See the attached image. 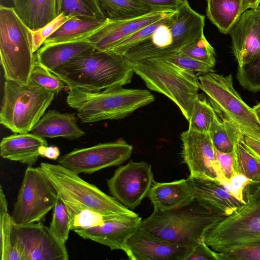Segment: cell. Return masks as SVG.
Instances as JSON below:
<instances>
[{
	"label": "cell",
	"mask_w": 260,
	"mask_h": 260,
	"mask_svg": "<svg viewBox=\"0 0 260 260\" xmlns=\"http://www.w3.org/2000/svg\"><path fill=\"white\" fill-rule=\"evenodd\" d=\"M50 72L68 88L90 92L130 83L135 73L131 62L125 56L96 49Z\"/></svg>",
	"instance_id": "obj_1"
},
{
	"label": "cell",
	"mask_w": 260,
	"mask_h": 260,
	"mask_svg": "<svg viewBox=\"0 0 260 260\" xmlns=\"http://www.w3.org/2000/svg\"><path fill=\"white\" fill-rule=\"evenodd\" d=\"M244 203L213 223L203 240L213 251L224 253L260 245V180L249 181L243 190Z\"/></svg>",
	"instance_id": "obj_2"
},
{
	"label": "cell",
	"mask_w": 260,
	"mask_h": 260,
	"mask_svg": "<svg viewBox=\"0 0 260 260\" xmlns=\"http://www.w3.org/2000/svg\"><path fill=\"white\" fill-rule=\"evenodd\" d=\"M224 217L210 212L194 200L177 209L154 210L142 220L140 228L164 241L193 248L203 239L209 227Z\"/></svg>",
	"instance_id": "obj_3"
},
{
	"label": "cell",
	"mask_w": 260,
	"mask_h": 260,
	"mask_svg": "<svg viewBox=\"0 0 260 260\" xmlns=\"http://www.w3.org/2000/svg\"><path fill=\"white\" fill-rule=\"evenodd\" d=\"M154 101L147 90L116 86L98 92L69 88L67 104L83 123L123 118Z\"/></svg>",
	"instance_id": "obj_4"
},
{
	"label": "cell",
	"mask_w": 260,
	"mask_h": 260,
	"mask_svg": "<svg viewBox=\"0 0 260 260\" xmlns=\"http://www.w3.org/2000/svg\"><path fill=\"white\" fill-rule=\"evenodd\" d=\"M131 63L146 86L172 100L188 121L200 88L195 73L160 58Z\"/></svg>",
	"instance_id": "obj_5"
},
{
	"label": "cell",
	"mask_w": 260,
	"mask_h": 260,
	"mask_svg": "<svg viewBox=\"0 0 260 260\" xmlns=\"http://www.w3.org/2000/svg\"><path fill=\"white\" fill-rule=\"evenodd\" d=\"M0 57L4 77L22 84L30 82L36 60L30 29L14 7L0 6Z\"/></svg>",
	"instance_id": "obj_6"
},
{
	"label": "cell",
	"mask_w": 260,
	"mask_h": 260,
	"mask_svg": "<svg viewBox=\"0 0 260 260\" xmlns=\"http://www.w3.org/2000/svg\"><path fill=\"white\" fill-rule=\"evenodd\" d=\"M55 94L30 81L22 84L6 80L0 111L1 124L14 133L31 132Z\"/></svg>",
	"instance_id": "obj_7"
},
{
	"label": "cell",
	"mask_w": 260,
	"mask_h": 260,
	"mask_svg": "<svg viewBox=\"0 0 260 260\" xmlns=\"http://www.w3.org/2000/svg\"><path fill=\"white\" fill-rule=\"evenodd\" d=\"M198 78L199 88L221 118L232 122L244 136L260 140V122L235 89L232 74L224 76L213 72Z\"/></svg>",
	"instance_id": "obj_8"
},
{
	"label": "cell",
	"mask_w": 260,
	"mask_h": 260,
	"mask_svg": "<svg viewBox=\"0 0 260 260\" xmlns=\"http://www.w3.org/2000/svg\"><path fill=\"white\" fill-rule=\"evenodd\" d=\"M39 167L54 185L62 200L105 215L137 214L114 197L83 180L78 174L59 164L42 162Z\"/></svg>",
	"instance_id": "obj_9"
},
{
	"label": "cell",
	"mask_w": 260,
	"mask_h": 260,
	"mask_svg": "<svg viewBox=\"0 0 260 260\" xmlns=\"http://www.w3.org/2000/svg\"><path fill=\"white\" fill-rule=\"evenodd\" d=\"M58 197L56 188L40 168L28 166L14 205L13 222L24 225L40 221L54 207Z\"/></svg>",
	"instance_id": "obj_10"
},
{
	"label": "cell",
	"mask_w": 260,
	"mask_h": 260,
	"mask_svg": "<svg viewBox=\"0 0 260 260\" xmlns=\"http://www.w3.org/2000/svg\"><path fill=\"white\" fill-rule=\"evenodd\" d=\"M11 242L22 260H68L65 244L41 221L24 225L13 222Z\"/></svg>",
	"instance_id": "obj_11"
},
{
	"label": "cell",
	"mask_w": 260,
	"mask_h": 260,
	"mask_svg": "<svg viewBox=\"0 0 260 260\" xmlns=\"http://www.w3.org/2000/svg\"><path fill=\"white\" fill-rule=\"evenodd\" d=\"M133 149L132 145L120 139L87 148L75 149L60 156L57 162L78 174H91L106 168L121 165L131 157Z\"/></svg>",
	"instance_id": "obj_12"
},
{
	"label": "cell",
	"mask_w": 260,
	"mask_h": 260,
	"mask_svg": "<svg viewBox=\"0 0 260 260\" xmlns=\"http://www.w3.org/2000/svg\"><path fill=\"white\" fill-rule=\"evenodd\" d=\"M154 181L150 164L131 160L115 170L107 184L113 197L134 210L147 197Z\"/></svg>",
	"instance_id": "obj_13"
},
{
	"label": "cell",
	"mask_w": 260,
	"mask_h": 260,
	"mask_svg": "<svg viewBox=\"0 0 260 260\" xmlns=\"http://www.w3.org/2000/svg\"><path fill=\"white\" fill-rule=\"evenodd\" d=\"M181 156L190 176L216 180L221 184L229 180L218 164L215 148L209 133L188 128L181 134Z\"/></svg>",
	"instance_id": "obj_14"
},
{
	"label": "cell",
	"mask_w": 260,
	"mask_h": 260,
	"mask_svg": "<svg viewBox=\"0 0 260 260\" xmlns=\"http://www.w3.org/2000/svg\"><path fill=\"white\" fill-rule=\"evenodd\" d=\"M238 68L253 63L260 50V5L244 11L230 29Z\"/></svg>",
	"instance_id": "obj_15"
},
{
	"label": "cell",
	"mask_w": 260,
	"mask_h": 260,
	"mask_svg": "<svg viewBox=\"0 0 260 260\" xmlns=\"http://www.w3.org/2000/svg\"><path fill=\"white\" fill-rule=\"evenodd\" d=\"M177 11L155 10L133 18L117 20L108 19L102 27L86 40L98 50L109 51L122 40L147 25L174 15Z\"/></svg>",
	"instance_id": "obj_16"
},
{
	"label": "cell",
	"mask_w": 260,
	"mask_h": 260,
	"mask_svg": "<svg viewBox=\"0 0 260 260\" xmlns=\"http://www.w3.org/2000/svg\"><path fill=\"white\" fill-rule=\"evenodd\" d=\"M193 249L159 239L140 227L127 240L124 252L131 260H185Z\"/></svg>",
	"instance_id": "obj_17"
},
{
	"label": "cell",
	"mask_w": 260,
	"mask_h": 260,
	"mask_svg": "<svg viewBox=\"0 0 260 260\" xmlns=\"http://www.w3.org/2000/svg\"><path fill=\"white\" fill-rule=\"evenodd\" d=\"M142 218L135 215H116L103 224L75 231L85 239L124 251L128 239L140 227Z\"/></svg>",
	"instance_id": "obj_18"
},
{
	"label": "cell",
	"mask_w": 260,
	"mask_h": 260,
	"mask_svg": "<svg viewBox=\"0 0 260 260\" xmlns=\"http://www.w3.org/2000/svg\"><path fill=\"white\" fill-rule=\"evenodd\" d=\"M187 179L194 199L212 213L227 216L244 203L217 180L190 176Z\"/></svg>",
	"instance_id": "obj_19"
},
{
	"label": "cell",
	"mask_w": 260,
	"mask_h": 260,
	"mask_svg": "<svg viewBox=\"0 0 260 260\" xmlns=\"http://www.w3.org/2000/svg\"><path fill=\"white\" fill-rule=\"evenodd\" d=\"M147 197L154 210L160 211L177 209L195 200L187 179L170 182L154 181Z\"/></svg>",
	"instance_id": "obj_20"
},
{
	"label": "cell",
	"mask_w": 260,
	"mask_h": 260,
	"mask_svg": "<svg viewBox=\"0 0 260 260\" xmlns=\"http://www.w3.org/2000/svg\"><path fill=\"white\" fill-rule=\"evenodd\" d=\"M177 12L175 21L170 26L174 52L204 35L205 17L193 10L187 0Z\"/></svg>",
	"instance_id": "obj_21"
},
{
	"label": "cell",
	"mask_w": 260,
	"mask_h": 260,
	"mask_svg": "<svg viewBox=\"0 0 260 260\" xmlns=\"http://www.w3.org/2000/svg\"><path fill=\"white\" fill-rule=\"evenodd\" d=\"M43 146H48L43 137L32 133H15L3 138L0 154L4 158L32 166L40 156L39 150Z\"/></svg>",
	"instance_id": "obj_22"
},
{
	"label": "cell",
	"mask_w": 260,
	"mask_h": 260,
	"mask_svg": "<svg viewBox=\"0 0 260 260\" xmlns=\"http://www.w3.org/2000/svg\"><path fill=\"white\" fill-rule=\"evenodd\" d=\"M95 49L87 40L44 44L35 54L36 62L51 71L75 57L93 51Z\"/></svg>",
	"instance_id": "obj_23"
},
{
	"label": "cell",
	"mask_w": 260,
	"mask_h": 260,
	"mask_svg": "<svg viewBox=\"0 0 260 260\" xmlns=\"http://www.w3.org/2000/svg\"><path fill=\"white\" fill-rule=\"evenodd\" d=\"M77 122L75 114L49 110L32 127L31 132L43 138L62 137L73 140L85 134Z\"/></svg>",
	"instance_id": "obj_24"
},
{
	"label": "cell",
	"mask_w": 260,
	"mask_h": 260,
	"mask_svg": "<svg viewBox=\"0 0 260 260\" xmlns=\"http://www.w3.org/2000/svg\"><path fill=\"white\" fill-rule=\"evenodd\" d=\"M108 19L84 15L74 16L47 38L43 45L86 40L102 27Z\"/></svg>",
	"instance_id": "obj_25"
},
{
	"label": "cell",
	"mask_w": 260,
	"mask_h": 260,
	"mask_svg": "<svg viewBox=\"0 0 260 260\" xmlns=\"http://www.w3.org/2000/svg\"><path fill=\"white\" fill-rule=\"evenodd\" d=\"M14 9L27 27L38 30L57 17L56 0H13Z\"/></svg>",
	"instance_id": "obj_26"
},
{
	"label": "cell",
	"mask_w": 260,
	"mask_h": 260,
	"mask_svg": "<svg viewBox=\"0 0 260 260\" xmlns=\"http://www.w3.org/2000/svg\"><path fill=\"white\" fill-rule=\"evenodd\" d=\"M206 16L224 35L236 22L242 12L241 0H206Z\"/></svg>",
	"instance_id": "obj_27"
},
{
	"label": "cell",
	"mask_w": 260,
	"mask_h": 260,
	"mask_svg": "<svg viewBox=\"0 0 260 260\" xmlns=\"http://www.w3.org/2000/svg\"><path fill=\"white\" fill-rule=\"evenodd\" d=\"M106 17L123 20L145 15L155 10L136 0H97Z\"/></svg>",
	"instance_id": "obj_28"
},
{
	"label": "cell",
	"mask_w": 260,
	"mask_h": 260,
	"mask_svg": "<svg viewBox=\"0 0 260 260\" xmlns=\"http://www.w3.org/2000/svg\"><path fill=\"white\" fill-rule=\"evenodd\" d=\"M215 148L223 152L233 151L243 137L240 129L232 122L224 119L215 120L209 132Z\"/></svg>",
	"instance_id": "obj_29"
},
{
	"label": "cell",
	"mask_w": 260,
	"mask_h": 260,
	"mask_svg": "<svg viewBox=\"0 0 260 260\" xmlns=\"http://www.w3.org/2000/svg\"><path fill=\"white\" fill-rule=\"evenodd\" d=\"M62 201L68 212L70 230L74 232L102 225L105 221L117 215H105L70 201Z\"/></svg>",
	"instance_id": "obj_30"
},
{
	"label": "cell",
	"mask_w": 260,
	"mask_h": 260,
	"mask_svg": "<svg viewBox=\"0 0 260 260\" xmlns=\"http://www.w3.org/2000/svg\"><path fill=\"white\" fill-rule=\"evenodd\" d=\"M0 220L1 259L22 260L19 252L13 248L11 242L13 221L8 213V203L2 186L0 189Z\"/></svg>",
	"instance_id": "obj_31"
},
{
	"label": "cell",
	"mask_w": 260,
	"mask_h": 260,
	"mask_svg": "<svg viewBox=\"0 0 260 260\" xmlns=\"http://www.w3.org/2000/svg\"><path fill=\"white\" fill-rule=\"evenodd\" d=\"M56 13L57 17L63 13L71 17L84 15L108 19L97 0H56Z\"/></svg>",
	"instance_id": "obj_32"
},
{
	"label": "cell",
	"mask_w": 260,
	"mask_h": 260,
	"mask_svg": "<svg viewBox=\"0 0 260 260\" xmlns=\"http://www.w3.org/2000/svg\"><path fill=\"white\" fill-rule=\"evenodd\" d=\"M219 118L210 102L198 94L188 121L189 127L199 132L209 133L213 122Z\"/></svg>",
	"instance_id": "obj_33"
},
{
	"label": "cell",
	"mask_w": 260,
	"mask_h": 260,
	"mask_svg": "<svg viewBox=\"0 0 260 260\" xmlns=\"http://www.w3.org/2000/svg\"><path fill=\"white\" fill-rule=\"evenodd\" d=\"M234 170L247 177L250 181L260 180V163L241 142L233 149Z\"/></svg>",
	"instance_id": "obj_34"
},
{
	"label": "cell",
	"mask_w": 260,
	"mask_h": 260,
	"mask_svg": "<svg viewBox=\"0 0 260 260\" xmlns=\"http://www.w3.org/2000/svg\"><path fill=\"white\" fill-rule=\"evenodd\" d=\"M177 13V11L171 16L145 26L122 40L109 51L123 55L129 49L150 38L161 25L174 22L176 19Z\"/></svg>",
	"instance_id": "obj_35"
},
{
	"label": "cell",
	"mask_w": 260,
	"mask_h": 260,
	"mask_svg": "<svg viewBox=\"0 0 260 260\" xmlns=\"http://www.w3.org/2000/svg\"><path fill=\"white\" fill-rule=\"evenodd\" d=\"M49 229L61 242L66 244L71 231L70 220L66 206L59 196L54 207Z\"/></svg>",
	"instance_id": "obj_36"
},
{
	"label": "cell",
	"mask_w": 260,
	"mask_h": 260,
	"mask_svg": "<svg viewBox=\"0 0 260 260\" xmlns=\"http://www.w3.org/2000/svg\"><path fill=\"white\" fill-rule=\"evenodd\" d=\"M182 53L214 67L216 63L215 49L205 35L187 44L180 50Z\"/></svg>",
	"instance_id": "obj_37"
},
{
	"label": "cell",
	"mask_w": 260,
	"mask_h": 260,
	"mask_svg": "<svg viewBox=\"0 0 260 260\" xmlns=\"http://www.w3.org/2000/svg\"><path fill=\"white\" fill-rule=\"evenodd\" d=\"M171 62L188 71L204 75L213 72L214 67L191 57L180 51L172 52L158 58Z\"/></svg>",
	"instance_id": "obj_38"
},
{
	"label": "cell",
	"mask_w": 260,
	"mask_h": 260,
	"mask_svg": "<svg viewBox=\"0 0 260 260\" xmlns=\"http://www.w3.org/2000/svg\"><path fill=\"white\" fill-rule=\"evenodd\" d=\"M236 77L244 89L253 92L260 91V50L253 63L238 68Z\"/></svg>",
	"instance_id": "obj_39"
},
{
	"label": "cell",
	"mask_w": 260,
	"mask_h": 260,
	"mask_svg": "<svg viewBox=\"0 0 260 260\" xmlns=\"http://www.w3.org/2000/svg\"><path fill=\"white\" fill-rule=\"evenodd\" d=\"M30 81L55 94L63 90L66 85L58 76L36 62L30 75Z\"/></svg>",
	"instance_id": "obj_40"
},
{
	"label": "cell",
	"mask_w": 260,
	"mask_h": 260,
	"mask_svg": "<svg viewBox=\"0 0 260 260\" xmlns=\"http://www.w3.org/2000/svg\"><path fill=\"white\" fill-rule=\"evenodd\" d=\"M71 17V16H66L63 13H61L44 27L36 30L30 29L33 52L35 53L37 51L47 38Z\"/></svg>",
	"instance_id": "obj_41"
},
{
	"label": "cell",
	"mask_w": 260,
	"mask_h": 260,
	"mask_svg": "<svg viewBox=\"0 0 260 260\" xmlns=\"http://www.w3.org/2000/svg\"><path fill=\"white\" fill-rule=\"evenodd\" d=\"M216 260H260V245L245 247L224 253L215 252Z\"/></svg>",
	"instance_id": "obj_42"
},
{
	"label": "cell",
	"mask_w": 260,
	"mask_h": 260,
	"mask_svg": "<svg viewBox=\"0 0 260 260\" xmlns=\"http://www.w3.org/2000/svg\"><path fill=\"white\" fill-rule=\"evenodd\" d=\"M249 181L245 175L235 172L230 180L224 182L222 185L229 192L244 202L243 190Z\"/></svg>",
	"instance_id": "obj_43"
},
{
	"label": "cell",
	"mask_w": 260,
	"mask_h": 260,
	"mask_svg": "<svg viewBox=\"0 0 260 260\" xmlns=\"http://www.w3.org/2000/svg\"><path fill=\"white\" fill-rule=\"evenodd\" d=\"M216 159L223 176L230 180L235 173L234 170L233 151L223 152L215 148Z\"/></svg>",
	"instance_id": "obj_44"
},
{
	"label": "cell",
	"mask_w": 260,
	"mask_h": 260,
	"mask_svg": "<svg viewBox=\"0 0 260 260\" xmlns=\"http://www.w3.org/2000/svg\"><path fill=\"white\" fill-rule=\"evenodd\" d=\"M213 259L216 260L215 252L212 251L203 239L193 248L185 260Z\"/></svg>",
	"instance_id": "obj_45"
},
{
	"label": "cell",
	"mask_w": 260,
	"mask_h": 260,
	"mask_svg": "<svg viewBox=\"0 0 260 260\" xmlns=\"http://www.w3.org/2000/svg\"><path fill=\"white\" fill-rule=\"evenodd\" d=\"M154 10L177 11L184 0H136Z\"/></svg>",
	"instance_id": "obj_46"
},
{
	"label": "cell",
	"mask_w": 260,
	"mask_h": 260,
	"mask_svg": "<svg viewBox=\"0 0 260 260\" xmlns=\"http://www.w3.org/2000/svg\"><path fill=\"white\" fill-rule=\"evenodd\" d=\"M241 142L260 163V140L243 135Z\"/></svg>",
	"instance_id": "obj_47"
},
{
	"label": "cell",
	"mask_w": 260,
	"mask_h": 260,
	"mask_svg": "<svg viewBox=\"0 0 260 260\" xmlns=\"http://www.w3.org/2000/svg\"><path fill=\"white\" fill-rule=\"evenodd\" d=\"M40 155L50 159L57 160L60 155L59 148L54 146H43L39 150Z\"/></svg>",
	"instance_id": "obj_48"
},
{
	"label": "cell",
	"mask_w": 260,
	"mask_h": 260,
	"mask_svg": "<svg viewBox=\"0 0 260 260\" xmlns=\"http://www.w3.org/2000/svg\"><path fill=\"white\" fill-rule=\"evenodd\" d=\"M260 0H243L242 4V12L248 9H254L259 5Z\"/></svg>",
	"instance_id": "obj_49"
},
{
	"label": "cell",
	"mask_w": 260,
	"mask_h": 260,
	"mask_svg": "<svg viewBox=\"0 0 260 260\" xmlns=\"http://www.w3.org/2000/svg\"><path fill=\"white\" fill-rule=\"evenodd\" d=\"M252 109L260 122V103H258L256 105L253 106Z\"/></svg>",
	"instance_id": "obj_50"
},
{
	"label": "cell",
	"mask_w": 260,
	"mask_h": 260,
	"mask_svg": "<svg viewBox=\"0 0 260 260\" xmlns=\"http://www.w3.org/2000/svg\"><path fill=\"white\" fill-rule=\"evenodd\" d=\"M243 0H241V2H242H242H243Z\"/></svg>",
	"instance_id": "obj_51"
}]
</instances>
